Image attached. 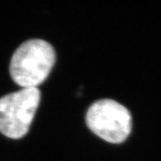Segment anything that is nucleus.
Masks as SVG:
<instances>
[{"instance_id": "nucleus-1", "label": "nucleus", "mask_w": 161, "mask_h": 161, "mask_svg": "<svg viewBox=\"0 0 161 161\" xmlns=\"http://www.w3.org/2000/svg\"><path fill=\"white\" fill-rule=\"evenodd\" d=\"M55 58V51L50 44L39 39L27 40L13 53L11 76L23 88L37 87L49 76Z\"/></svg>"}, {"instance_id": "nucleus-3", "label": "nucleus", "mask_w": 161, "mask_h": 161, "mask_svg": "<svg viewBox=\"0 0 161 161\" xmlns=\"http://www.w3.org/2000/svg\"><path fill=\"white\" fill-rule=\"evenodd\" d=\"M86 121L94 133L114 144L124 142L131 132V114L126 107L113 100H100L91 104Z\"/></svg>"}, {"instance_id": "nucleus-2", "label": "nucleus", "mask_w": 161, "mask_h": 161, "mask_svg": "<svg viewBox=\"0 0 161 161\" xmlns=\"http://www.w3.org/2000/svg\"><path fill=\"white\" fill-rule=\"evenodd\" d=\"M40 91L37 87L22 88L0 99V132L13 139L24 136L38 108Z\"/></svg>"}]
</instances>
